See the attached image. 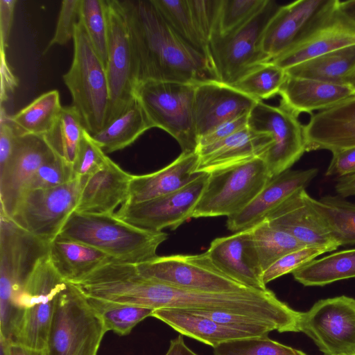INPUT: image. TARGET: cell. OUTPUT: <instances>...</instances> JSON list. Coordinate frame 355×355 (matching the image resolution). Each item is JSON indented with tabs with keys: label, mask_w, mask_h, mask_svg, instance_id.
<instances>
[{
	"label": "cell",
	"mask_w": 355,
	"mask_h": 355,
	"mask_svg": "<svg viewBox=\"0 0 355 355\" xmlns=\"http://www.w3.org/2000/svg\"><path fill=\"white\" fill-rule=\"evenodd\" d=\"M121 3L130 33L138 84L155 80L197 85L218 80L209 60L176 34L153 0Z\"/></svg>",
	"instance_id": "6da1fadb"
},
{
	"label": "cell",
	"mask_w": 355,
	"mask_h": 355,
	"mask_svg": "<svg viewBox=\"0 0 355 355\" xmlns=\"http://www.w3.org/2000/svg\"><path fill=\"white\" fill-rule=\"evenodd\" d=\"M168 234L132 225L113 214L74 211L57 237L92 246L116 262L139 265L153 260Z\"/></svg>",
	"instance_id": "7a4b0ae2"
},
{
	"label": "cell",
	"mask_w": 355,
	"mask_h": 355,
	"mask_svg": "<svg viewBox=\"0 0 355 355\" xmlns=\"http://www.w3.org/2000/svg\"><path fill=\"white\" fill-rule=\"evenodd\" d=\"M0 338L10 342L21 318L19 300L25 282L49 244L1 213Z\"/></svg>",
	"instance_id": "3957f363"
},
{
	"label": "cell",
	"mask_w": 355,
	"mask_h": 355,
	"mask_svg": "<svg viewBox=\"0 0 355 355\" xmlns=\"http://www.w3.org/2000/svg\"><path fill=\"white\" fill-rule=\"evenodd\" d=\"M107 332L87 297L67 282L55 301L46 355H97Z\"/></svg>",
	"instance_id": "277c9868"
},
{
	"label": "cell",
	"mask_w": 355,
	"mask_h": 355,
	"mask_svg": "<svg viewBox=\"0 0 355 355\" xmlns=\"http://www.w3.org/2000/svg\"><path fill=\"white\" fill-rule=\"evenodd\" d=\"M73 58L63 75L87 131L94 135L105 125L110 106V91L105 67L97 55L81 21L73 37Z\"/></svg>",
	"instance_id": "5b68a950"
},
{
	"label": "cell",
	"mask_w": 355,
	"mask_h": 355,
	"mask_svg": "<svg viewBox=\"0 0 355 355\" xmlns=\"http://www.w3.org/2000/svg\"><path fill=\"white\" fill-rule=\"evenodd\" d=\"M279 6L267 0L248 21L225 35H214L209 42V60L217 80L232 86L245 75L267 62L262 40Z\"/></svg>",
	"instance_id": "8992f818"
},
{
	"label": "cell",
	"mask_w": 355,
	"mask_h": 355,
	"mask_svg": "<svg viewBox=\"0 0 355 355\" xmlns=\"http://www.w3.org/2000/svg\"><path fill=\"white\" fill-rule=\"evenodd\" d=\"M196 85L148 80L140 83L135 96L154 128L167 132L179 144L182 153L196 152L198 137L194 121Z\"/></svg>",
	"instance_id": "52a82bcc"
},
{
	"label": "cell",
	"mask_w": 355,
	"mask_h": 355,
	"mask_svg": "<svg viewBox=\"0 0 355 355\" xmlns=\"http://www.w3.org/2000/svg\"><path fill=\"white\" fill-rule=\"evenodd\" d=\"M270 178L266 165L260 157L209 173L192 218L228 217L239 213Z\"/></svg>",
	"instance_id": "ba28073f"
},
{
	"label": "cell",
	"mask_w": 355,
	"mask_h": 355,
	"mask_svg": "<svg viewBox=\"0 0 355 355\" xmlns=\"http://www.w3.org/2000/svg\"><path fill=\"white\" fill-rule=\"evenodd\" d=\"M49 253L28 276L19 300L20 322L10 343L44 350L58 295L67 284Z\"/></svg>",
	"instance_id": "9c48e42d"
},
{
	"label": "cell",
	"mask_w": 355,
	"mask_h": 355,
	"mask_svg": "<svg viewBox=\"0 0 355 355\" xmlns=\"http://www.w3.org/2000/svg\"><path fill=\"white\" fill-rule=\"evenodd\" d=\"M82 183L83 178H77L56 187L28 190L18 200L9 218L49 244L76 210Z\"/></svg>",
	"instance_id": "30bf717a"
},
{
	"label": "cell",
	"mask_w": 355,
	"mask_h": 355,
	"mask_svg": "<svg viewBox=\"0 0 355 355\" xmlns=\"http://www.w3.org/2000/svg\"><path fill=\"white\" fill-rule=\"evenodd\" d=\"M106 1L107 60L105 69L110 106L105 125L123 112L132 101L138 85L136 60L124 9L121 1Z\"/></svg>",
	"instance_id": "8fae6325"
},
{
	"label": "cell",
	"mask_w": 355,
	"mask_h": 355,
	"mask_svg": "<svg viewBox=\"0 0 355 355\" xmlns=\"http://www.w3.org/2000/svg\"><path fill=\"white\" fill-rule=\"evenodd\" d=\"M136 266L146 278L188 290L240 293L252 289L220 270L207 252L192 255L157 256Z\"/></svg>",
	"instance_id": "7c38bea8"
},
{
	"label": "cell",
	"mask_w": 355,
	"mask_h": 355,
	"mask_svg": "<svg viewBox=\"0 0 355 355\" xmlns=\"http://www.w3.org/2000/svg\"><path fill=\"white\" fill-rule=\"evenodd\" d=\"M299 331L325 355H355V299L341 295L319 300L300 312Z\"/></svg>",
	"instance_id": "4fadbf2b"
},
{
	"label": "cell",
	"mask_w": 355,
	"mask_h": 355,
	"mask_svg": "<svg viewBox=\"0 0 355 355\" xmlns=\"http://www.w3.org/2000/svg\"><path fill=\"white\" fill-rule=\"evenodd\" d=\"M248 127L269 134L272 144L260 157L271 178L288 169L306 152L304 125L298 116L280 104L258 101L248 116Z\"/></svg>",
	"instance_id": "5bb4252c"
},
{
	"label": "cell",
	"mask_w": 355,
	"mask_h": 355,
	"mask_svg": "<svg viewBox=\"0 0 355 355\" xmlns=\"http://www.w3.org/2000/svg\"><path fill=\"white\" fill-rule=\"evenodd\" d=\"M338 0H298L281 6L262 40L267 62L285 53L325 23L336 12Z\"/></svg>",
	"instance_id": "9a60e30c"
},
{
	"label": "cell",
	"mask_w": 355,
	"mask_h": 355,
	"mask_svg": "<svg viewBox=\"0 0 355 355\" xmlns=\"http://www.w3.org/2000/svg\"><path fill=\"white\" fill-rule=\"evenodd\" d=\"M208 177V173H200L193 182L171 193L138 203H123L115 215L148 230H175L192 218Z\"/></svg>",
	"instance_id": "2e32d148"
},
{
	"label": "cell",
	"mask_w": 355,
	"mask_h": 355,
	"mask_svg": "<svg viewBox=\"0 0 355 355\" xmlns=\"http://www.w3.org/2000/svg\"><path fill=\"white\" fill-rule=\"evenodd\" d=\"M55 154L42 137L19 135L6 164L0 167L1 213L10 218L37 169Z\"/></svg>",
	"instance_id": "e0dca14e"
},
{
	"label": "cell",
	"mask_w": 355,
	"mask_h": 355,
	"mask_svg": "<svg viewBox=\"0 0 355 355\" xmlns=\"http://www.w3.org/2000/svg\"><path fill=\"white\" fill-rule=\"evenodd\" d=\"M257 102L234 87L218 80H208L197 84L193 110L198 139L220 124L250 114Z\"/></svg>",
	"instance_id": "ac0fdd59"
},
{
	"label": "cell",
	"mask_w": 355,
	"mask_h": 355,
	"mask_svg": "<svg viewBox=\"0 0 355 355\" xmlns=\"http://www.w3.org/2000/svg\"><path fill=\"white\" fill-rule=\"evenodd\" d=\"M302 189L290 196L266 216L272 225L287 232L304 246L323 247L331 252L339 246L319 214Z\"/></svg>",
	"instance_id": "d6986e66"
},
{
	"label": "cell",
	"mask_w": 355,
	"mask_h": 355,
	"mask_svg": "<svg viewBox=\"0 0 355 355\" xmlns=\"http://www.w3.org/2000/svg\"><path fill=\"white\" fill-rule=\"evenodd\" d=\"M206 252L213 263L230 277L249 288L267 290L262 281L252 227L214 239Z\"/></svg>",
	"instance_id": "ffe728a7"
},
{
	"label": "cell",
	"mask_w": 355,
	"mask_h": 355,
	"mask_svg": "<svg viewBox=\"0 0 355 355\" xmlns=\"http://www.w3.org/2000/svg\"><path fill=\"white\" fill-rule=\"evenodd\" d=\"M317 168L288 169L267 182L257 196L239 213L227 217V227L237 232L262 222L272 210L300 190L305 189L317 176Z\"/></svg>",
	"instance_id": "44dd1931"
},
{
	"label": "cell",
	"mask_w": 355,
	"mask_h": 355,
	"mask_svg": "<svg viewBox=\"0 0 355 355\" xmlns=\"http://www.w3.org/2000/svg\"><path fill=\"white\" fill-rule=\"evenodd\" d=\"M304 134L306 152L355 148V96L313 114Z\"/></svg>",
	"instance_id": "7402d4cb"
},
{
	"label": "cell",
	"mask_w": 355,
	"mask_h": 355,
	"mask_svg": "<svg viewBox=\"0 0 355 355\" xmlns=\"http://www.w3.org/2000/svg\"><path fill=\"white\" fill-rule=\"evenodd\" d=\"M132 175L110 158L94 173L83 178L76 211L92 214H113L128 198Z\"/></svg>",
	"instance_id": "603a6c76"
},
{
	"label": "cell",
	"mask_w": 355,
	"mask_h": 355,
	"mask_svg": "<svg viewBox=\"0 0 355 355\" xmlns=\"http://www.w3.org/2000/svg\"><path fill=\"white\" fill-rule=\"evenodd\" d=\"M269 134L248 126L216 144L196 150L199 161L196 173H211L254 158L261 157L270 147Z\"/></svg>",
	"instance_id": "cb8c5ba5"
},
{
	"label": "cell",
	"mask_w": 355,
	"mask_h": 355,
	"mask_svg": "<svg viewBox=\"0 0 355 355\" xmlns=\"http://www.w3.org/2000/svg\"><path fill=\"white\" fill-rule=\"evenodd\" d=\"M199 161L196 152L182 153L162 169L145 175H132L125 203H138L178 191L193 182Z\"/></svg>",
	"instance_id": "d4e9b609"
},
{
	"label": "cell",
	"mask_w": 355,
	"mask_h": 355,
	"mask_svg": "<svg viewBox=\"0 0 355 355\" xmlns=\"http://www.w3.org/2000/svg\"><path fill=\"white\" fill-rule=\"evenodd\" d=\"M338 7V6H337ZM355 44V25L337 11L295 46L268 62L284 69L327 53Z\"/></svg>",
	"instance_id": "484cf974"
},
{
	"label": "cell",
	"mask_w": 355,
	"mask_h": 355,
	"mask_svg": "<svg viewBox=\"0 0 355 355\" xmlns=\"http://www.w3.org/2000/svg\"><path fill=\"white\" fill-rule=\"evenodd\" d=\"M279 95L281 105L297 116L324 110L355 96L346 85L334 84L287 75Z\"/></svg>",
	"instance_id": "4316f807"
},
{
	"label": "cell",
	"mask_w": 355,
	"mask_h": 355,
	"mask_svg": "<svg viewBox=\"0 0 355 355\" xmlns=\"http://www.w3.org/2000/svg\"><path fill=\"white\" fill-rule=\"evenodd\" d=\"M51 261L64 279L75 283L100 267L116 262L92 246L56 237L49 245Z\"/></svg>",
	"instance_id": "83f0119b"
},
{
	"label": "cell",
	"mask_w": 355,
	"mask_h": 355,
	"mask_svg": "<svg viewBox=\"0 0 355 355\" xmlns=\"http://www.w3.org/2000/svg\"><path fill=\"white\" fill-rule=\"evenodd\" d=\"M152 317L167 324L180 334L213 347L228 340L250 337L247 334L225 327L207 316L187 310L161 308L155 309Z\"/></svg>",
	"instance_id": "f1b7e54d"
},
{
	"label": "cell",
	"mask_w": 355,
	"mask_h": 355,
	"mask_svg": "<svg viewBox=\"0 0 355 355\" xmlns=\"http://www.w3.org/2000/svg\"><path fill=\"white\" fill-rule=\"evenodd\" d=\"M152 128L153 125L135 96L123 112L92 137L106 154L131 145Z\"/></svg>",
	"instance_id": "f546056e"
},
{
	"label": "cell",
	"mask_w": 355,
	"mask_h": 355,
	"mask_svg": "<svg viewBox=\"0 0 355 355\" xmlns=\"http://www.w3.org/2000/svg\"><path fill=\"white\" fill-rule=\"evenodd\" d=\"M355 68V44L308 60L286 69L289 76L344 84ZM345 85V84H344Z\"/></svg>",
	"instance_id": "4dcf8cb0"
},
{
	"label": "cell",
	"mask_w": 355,
	"mask_h": 355,
	"mask_svg": "<svg viewBox=\"0 0 355 355\" xmlns=\"http://www.w3.org/2000/svg\"><path fill=\"white\" fill-rule=\"evenodd\" d=\"M292 274L297 282L306 286H322L355 277V248L315 259Z\"/></svg>",
	"instance_id": "1f68e13d"
},
{
	"label": "cell",
	"mask_w": 355,
	"mask_h": 355,
	"mask_svg": "<svg viewBox=\"0 0 355 355\" xmlns=\"http://www.w3.org/2000/svg\"><path fill=\"white\" fill-rule=\"evenodd\" d=\"M62 107L58 91L42 94L10 119L21 135L44 137L55 125Z\"/></svg>",
	"instance_id": "d6a6232c"
},
{
	"label": "cell",
	"mask_w": 355,
	"mask_h": 355,
	"mask_svg": "<svg viewBox=\"0 0 355 355\" xmlns=\"http://www.w3.org/2000/svg\"><path fill=\"white\" fill-rule=\"evenodd\" d=\"M310 202L338 246L355 244V203L340 196L310 197Z\"/></svg>",
	"instance_id": "836d02e7"
},
{
	"label": "cell",
	"mask_w": 355,
	"mask_h": 355,
	"mask_svg": "<svg viewBox=\"0 0 355 355\" xmlns=\"http://www.w3.org/2000/svg\"><path fill=\"white\" fill-rule=\"evenodd\" d=\"M85 130L76 107H62L53 129L42 137L56 156L73 166Z\"/></svg>",
	"instance_id": "e575fe53"
},
{
	"label": "cell",
	"mask_w": 355,
	"mask_h": 355,
	"mask_svg": "<svg viewBox=\"0 0 355 355\" xmlns=\"http://www.w3.org/2000/svg\"><path fill=\"white\" fill-rule=\"evenodd\" d=\"M252 238L263 272L285 254L306 247L266 220L252 227Z\"/></svg>",
	"instance_id": "d590c367"
},
{
	"label": "cell",
	"mask_w": 355,
	"mask_h": 355,
	"mask_svg": "<svg viewBox=\"0 0 355 355\" xmlns=\"http://www.w3.org/2000/svg\"><path fill=\"white\" fill-rule=\"evenodd\" d=\"M87 297V296H86ZM92 309L102 319L107 331L119 336L128 335L145 318L152 316L154 309L87 297Z\"/></svg>",
	"instance_id": "8d00e7d4"
},
{
	"label": "cell",
	"mask_w": 355,
	"mask_h": 355,
	"mask_svg": "<svg viewBox=\"0 0 355 355\" xmlns=\"http://www.w3.org/2000/svg\"><path fill=\"white\" fill-rule=\"evenodd\" d=\"M153 1L176 34L188 45L209 60V44L200 35L193 22L187 0H153Z\"/></svg>",
	"instance_id": "74e56055"
},
{
	"label": "cell",
	"mask_w": 355,
	"mask_h": 355,
	"mask_svg": "<svg viewBox=\"0 0 355 355\" xmlns=\"http://www.w3.org/2000/svg\"><path fill=\"white\" fill-rule=\"evenodd\" d=\"M287 78L286 70L266 62L250 72L232 87L257 101L279 94Z\"/></svg>",
	"instance_id": "f35d334b"
},
{
	"label": "cell",
	"mask_w": 355,
	"mask_h": 355,
	"mask_svg": "<svg viewBox=\"0 0 355 355\" xmlns=\"http://www.w3.org/2000/svg\"><path fill=\"white\" fill-rule=\"evenodd\" d=\"M80 20L105 67L107 60L106 0H81Z\"/></svg>",
	"instance_id": "ab89813d"
},
{
	"label": "cell",
	"mask_w": 355,
	"mask_h": 355,
	"mask_svg": "<svg viewBox=\"0 0 355 355\" xmlns=\"http://www.w3.org/2000/svg\"><path fill=\"white\" fill-rule=\"evenodd\" d=\"M214 355H307L271 340L268 336L248 337L224 342L214 347Z\"/></svg>",
	"instance_id": "60d3db41"
},
{
	"label": "cell",
	"mask_w": 355,
	"mask_h": 355,
	"mask_svg": "<svg viewBox=\"0 0 355 355\" xmlns=\"http://www.w3.org/2000/svg\"><path fill=\"white\" fill-rule=\"evenodd\" d=\"M267 0H221L214 35H227L252 17Z\"/></svg>",
	"instance_id": "b9f144b4"
},
{
	"label": "cell",
	"mask_w": 355,
	"mask_h": 355,
	"mask_svg": "<svg viewBox=\"0 0 355 355\" xmlns=\"http://www.w3.org/2000/svg\"><path fill=\"white\" fill-rule=\"evenodd\" d=\"M331 252L323 247H303L285 254L274 262L262 274L265 285L272 280L293 272L295 270L316 259L320 255Z\"/></svg>",
	"instance_id": "7bdbcfd3"
},
{
	"label": "cell",
	"mask_w": 355,
	"mask_h": 355,
	"mask_svg": "<svg viewBox=\"0 0 355 355\" xmlns=\"http://www.w3.org/2000/svg\"><path fill=\"white\" fill-rule=\"evenodd\" d=\"M76 178L77 177L73 172V166L55 155L37 169L31 180L26 191L56 187Z\"/></svg>",
	"instance_id": "ee69618b"
},
{
	"label": "cell",
	"mask_w": 355,
	"mask_h": 355,
	"mask_svg": "<svg viewBox=\"0 0 355 355\" xmlns=\"http://www.w3.org/2000/svg\"><path fill=\"white\" fill-rule=\"evenodd\" d=\"M109 158L86 130L73 164V172L77 178L88 176L101 168Z\"/></svg>",
	"instance_id": "f6af8a7d"
},
{
	"label": "cell",
	"mask_w": 355,
	"mask_h": 355,
	"mask_svg": "<svg viewBox=\"0 0 355 355\" xmlns=\"http://www.w3.org/2000/svg\"><path fill=\"white\" fill-rule=\"evenodd\" d=\"M80 3L81 0L62 1L55 31L45 51L54 45H64L73 39L76 27L80 20Z\"/></svg>",
	"instance_id": "bcb514c9"
},
{
	"label": "cell",
	"mask_w": 355,
	"mask_h": 355,
	"mask_svg": "<svg viewBox=\"0 0 355 355\" xmlns=\"http://www.w3.org/2000/svg\"><path fill=\"white\" fill-rule=\"evenodd\" d=\"M193 22L208 43L215 33L221 0H187Z\"/></svg>",
	"instance_id": "7dc6e473"
},
{
	"label": "cell",
	"mask_w": 355,
	"mask_h": 355,
	"mask_svg": "<svg viewBox=\"0 0 355 355\" xmlns=\"http://www.w3.org/2000/svg\"><path fill=\"white\" fill-rule=\"evenodd\" d=\"M248 116L249 114L242 115L220 124L199 138L197 149L216 144L248 127Z\"/></svg>",
	"instance_id": "c3c4849f"
},
{
	"label": "cell",
	"mask_w": 355,
	"mask_h": 355,
	"mask_svg": "<svg viewBox=\"0 0 355 355\" xmlns=\"http://www.w3.org/2000/svg\"><path fill=\"white\" fill-rule=\"evenodd\" d=\"M355 173V148L332 153V157L326 171L327 176L338 178Z\"/></svg>",
	"instance_id": "681fc988"
},
{
	"label": "cell",
	"mask_w": 355,
	"mask_h": 355,
	"mask_svg": "<svg viewBox=\"0 0 355 355\" xmlns=\"http://www.w3.org/2000/svg\"><path fill=\"white\" fill-rule=\"evenodd\" d=\"M16 3L15 0H0L1 49L7 47Z\"/></svg>",
	"instance_id": "f907efd6"
},
{
	"label": "cell",
	"mask_w": 355,
	"mask_h": 355,
	"mask_svg": "<svg viewBox=\"0 0 355 355\" xmlns=\"http://www.w3.org/2000/svg\"><path fill=\"white\" fill-rule=\"evenodd\" d=\"M1 105L5 102L10 92L17 87V78L13 74L6 55V50L1 49Z\"/></svg>",
	"instance_id": "816d5d0a"
},
{
	"label": "cell",
	"mask_w": 355,
	"mask_h": 355,
	"mask_svg": "<svg viewBox=\"0 0 355 355\" xmlns=\"http://www.w3.org/2000/svg\"><path fill=\"white\" fill-rule=\"evenodd\" d=\"M1 355H46L44 350L36 349L21 345L8 343L0 339Z\"/></svg>",
	"instance_id": "f5cc1de1"
},
{
	"label": "cell",
	"mask_w": 355,
	"mask_h": 355,
	"mask_svg": "<svg viewBox=\"0 0 355 355\" xmlns=\"http://www.w3.org/2000/svg\"><path fill=\"white\" fill-rule=\"evenodd\" d=\"M335 189L343 198L355 196V173L338 179Z\"/></svg>",
	"instance_id": "db71d44e"
},
{
	"label": "cell",
	"mask_w": 355,
	"mask_h": 355,
	"mask_svg": "<svg viewBox=\"0 0 355 355\" xmlns=\"http://www.w3.org/2000/svg\"><path fill=\"white\" fill-rule=\"evenodd\" d=\"M182 336L180 334L171 340L169 348L165 355H198L187 346Z\"/></svg>",
	"instance_id": "11a10c76"
},
{
	"label": "cell",
	"mask_w": 355,
	"mask_h": 355,
	"mask_svg": "<svg viewBox=\"0 0 355 355\" xmlns=\"http://www.w3.org/2000/svg\"><path fill=\"white\" fill-rule=\"evenodd\" d=\"M337 11L343 18L355 25V0L339 1Z\"/></svg>",
	"instance_id": "9f6ffc18"
},
{
	"label": "cell",
	"mask_w": 355,
	"mask_h": 355,
	"mask_svg": "<svg viewBox=\"0 0 355 355\" xmlns=\"http://www.w3.org/2000/svg\"><path fill=\"white\" fill-rule=\"evenodd\" d=\"M344 84L347 85L355 94V68L346 77Z\"/></svg>",
	"instance_id": "6f0895ef"
}]
</instances>
